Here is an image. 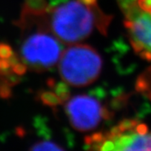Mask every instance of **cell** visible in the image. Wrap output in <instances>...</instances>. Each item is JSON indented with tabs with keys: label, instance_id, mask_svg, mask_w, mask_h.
Returning <instances> with one entry per match:
<instances>
[{
	"label": "cell",
	"instance_id": "obj_1",
	"mask_svg": "<svg viewBox=\"0 0 151 151\" xmlns=\"http://www.w3.org/2000/svg\"><path fill=\"white\" fill-rule=\"evenodd\" d=\"M110 18L97 7V0H68L49 9L48 27L62 43L76 44L94 29L106 32Z\"/></svg>",
	"mask_w": 151,
	"mask_h": 151
},
{
	"label": "cell",
	"instance_id": "obj_4",
	"mask_svg": "<svg viewBox=\"0 0 151 151\" xmlns=\"http://www.w3.org/2000/svg\"><path fill=\"white\" fill-rule=\"evenodd\" d=\"M61 41L48 27L46 21L23 40L20 57L23 63L34 70H45L54 66L62 55Z\"/></svg>",
	"mask_w": 151,
	"mask_h": 151
},
{
	"label": "cell",
	"instance_id": "obj_5",
	"mask_svg": "<svg viewBox=\"0 0 151 151\" xmlns=\"http://www.w3.org/2000/svg\"><path fill=\"white\" fill-rule=\"evenodd\" d=\"M117 1L124 13L125 26L136 53L151 61V10H142L131 0Z\"/></svg>",
	"mask_w": 151,
	"mask_h": 151
},
{
	"label": "cell",
	"instance_id": "obj_3",
	"mask_svg": "<svg viewBox=\"0 0 151 151\" xmlns=\"http://www.w3.org/2000/svg\"><path fill=\"white\" fill-rule=\"evenodd\" d=\"M59 62L61 78L74 86H84L92 83L102 69L101 56L86 45H70L62 52Z\"/></svg>",
	"mask_w": 151,
	"mask_h": 151
},
{
	"label": "cell",
	"instance_id": "obj_2",
	"mask_svg": "<svg viewBox=\"0 0 151 151\" xmlns=\"http://www.w3.org/2000/svg\"><path fill=\"white\" fill-rule=\"evenodd\" d=\"M88 151H151V132L146 124L124 119L108 133L85 139Z\"/></svg>",
	"mask_w": 151,
	"mask_h": 151
},
{
	"label": "cell",
	"instance_id": "obj_7",
	"mask_svg": "<svg viewBox=\"0 0 151 151\" xmlns=\"http://www.w3.org/2000/svg\"><path fill=\"white\" fill-rule=\"evenodd\" d=\"M29 151H65L54 142L49 140L39 141L34 144Z\"/></svg>",
	"mask_w": 151,
	"mask_h": 151
},
{
	"label": "cell",
	"instance_id": "obj_6",
	"mask_svg": "<svg viewBox=\"0 0 151 151\" xmlns=\"http://www.w3.org/2000/svg\"><path fill=\"white\" fill-rule=\"evenodd\" d=\"M66 101L65 113L70 124L77 131L94 129L103 119H108V111L94 97L78 95Z\"/></svg>",
	"mask_w": 151,
	"mask_h": 151
}]
</instances>
